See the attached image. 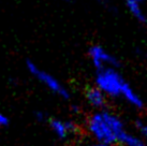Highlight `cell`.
Returning a JSON list of instances; mask_svg holds the SVG:
<instances>
[{
	"instance_id": "cell-9",
	"label": "cell",
	"mask_w": 147,
	"mask_h": 146,
	"mask_svg": "<svg viewBox=\"0 0 147 146\" xmlns=\"http://www.w3.org/2000/svg\"><path fill=\"white\" fill-rule=\"evenodd\" d=\"M49 127L54 133L56 134V137L59 139H65L70 134L65 122H62L60 119H52L49 122Z\"/></svg>"
},
{
	"instance_id": "cell-14",
	"label": "cell",
	"mask_w": 147,
	"mask_h": 146,
	"mask_svg": "<svg viewBox=\"0 0 147 146\" xmlns=\"http://www.w3.org/2000/svg\"><path fill=\"white\" fill-rule=\"evenodd\" d=\"M90 146H112L111 144H106V143H101V142H97L94 143V144H92V145Z\"/></svg>"
},
{
	"instance_id": "cell-12",
	"label": "cell",
	"mask_w": 147,
	"mask_h": 146,
	"mask_svg": "<svg viewBox=\"0 0 147 146\" xmlns=\"http://www.w3.org/2000/svg\"><path fill=\"white\" fill-rule=\"evenodd\" d=\"M9 118L7 115H4L3 113H0V127H7L9 125Z\"/></svg>"
},
{
	"instance_id": "cell-3",
	"label": "cell",
	"mask_w": 147,
	"mask_h": 146,
	"mask_svg": "<svg viewBox=\"0 0 147 146\" xmlns=\"http://www.w3.org/2000/svg\"><path fill=\"white\" fill-rule=\"evenodd\" d=\"M26 68L32 76H34L40 83L45 85V87L49 88L51 91H53L54 93H56L63 99H69L70 98L69 90L67 89L54 75L41 69L36 62H33L31 60H27L26 61Z\"/></svg>"
},
{
	"instance_id": "cell-5",
	"label": "cell",
	"mask_w": 147,
	"mask_h": 146,
	"mask_svg": "<svg viewBox=\"0 0 147 146\" xmlns=\"http://www.w3.org/2000/svg\"><path fill=\"white\" fill-rule=\"evenodd\" d=\"M86 99L90 105L98 110H103L106 105L107 96L97 86L89 87L86 90Z\"/></svg>"
},
{
	"instance_id": "cell-13",
	"label": "cell",
	"mask_w": 147,
	"mask_h": 146,
	"mask_svg": "<svg viewBox=\"0 0 147 146\" xmlns=\"http://www.w3.org/2000/svg\"><path fill=\"white\" fill-rule=\"evenodd\" d=\"M36 117H37V119L39 122L45 120V115H44V113H42V112H38V113L36 114Z\"/></svg>"
},
{
	"instance_id": "cell-6",
	"label": "cell",
	"mask_w": 147,
	"mask_h": 146,
	"mask_svg": "<svg viewBox=\"0 0 147 146\" xmlns=\"http://www.w3.org/2000/svg\"><path fill=\"white\" fill-rule=\"evenodd\" d=\"M123 100H126L131 106H133L135 109H142L144 106V101L141 98L139 93H136L132 87L130 86L129 83H126L121 91V96Z\"/></svg>"
},
{
	"instance_id": "cell-7",
	"label": "cell",
	"mask_w": 147,
	"mask_h": 146,
	"mask_svg": "<svg viewBox=\"0 0 147 146\" xmlns=\"http://www.w3.org/2000/svg\"><path fill=\"white\" fill-rule=\"evenodd\" d=\"M119 143L123 146H147L143 137L141 138L139 135H135L130 132H125L119 140Z\"/></svg>"
},
{
	"instance_id": "cell-2",
	"label": "cell",
	"mask_w": 147,
	"mask_h": 146,
	"mask_svg": "<svg viewBox=\"0 0 147 146\" xmlns=\"http://www.w3.org/2000/svg\"><path fill=\"white\" fill-rule=\"evenodd\" d=\"M126 83L127 82L115 68H105L97 72L96 86L102 90L107 97H120Z\"/></svg>"
},
{
	"instance_id": "cell-1",
	"label": "cell",
	"mask_w": 147,
	"mask_h": 146,
	"mask_svg": "<svg viewBox=\"0 0 147 146\" xmlns=\"http://www.w3.org/2000/svg\"><path fill=\"white\" fill-rule=\"evenodd\" d=\"M87 130L97 142L116 144L125 132V124L117 114L107 110H99L87 119Z\"/></svg>"
},
{
	"instance_id": "cell-11",
	"label": "cell",
	"mask_w": 147,
	"mask_h": 146,
	"mask_svg": "<svg viewBox=\"0 0 147 146\" xmlns=\"http://www.w3.org/2000/svg\"><path fill=\"white\" fill-rule=\"evenodd\" d=\"M65 125H67V128H68V130H69V133L70 134L78 132V125H76V124H75L74 122H72V120H68V122H65Z\"/></svg>"
},
{
	"instance_id": "cell-10",
	"label": "cell",
	"mask_w": 147,
	"mask_h": 146,
	"mask_svg": "<svg viewBox=\"0 0 147 146\" xmlns=\"http://www.w3.org/2000/svg\"><path fill=\"white\" fill-rule=\"evenodd\" d=\"M136 127L139 128L140 132H141L142 137H143V139L145 140V142L147 144V124L142 122H136Z\"/></svg>"
},
{
	"instance_id": "cell-4",
	"label": "cell",
	"mask_w": 147,
	"mask_h": 146,
	"mask_svg": "<svg viewBox=\"0 0 147 146\" xmlns=\"http://www.w3.org/2000/svg\"><path fill=\"white\" fill-rule=\"evenodd\" d=\"M88 55L94 68L99 70L105 69V68H116L119 66V61L117 58L106 52L100 45H92L88 49Z\"/></svg>"
},
{
	"instance_id": "cell-15",
	"label": "cell",
	"mask_w": 147,
	"mask_h": 146,
	"mask_svg": "<svg viewBox=\"0 0 147 146\" xmlns=\"http://www.w3.org/2000/svg\"><path fill=\"white\" fill-rule=\"evenodd\" d=\"M136 1H139V2H141V1H143V0H136Z\"/></svg>"
},
{
	"instance_id": "cell-8",
	"label": "cell",
	"mask_w": 147,
	"mask_h": 146,
	"mask_svg": "<svg viewBox=\"0 0 147 146\" xmlns=\"http://www.w3.org/2000/svg\"><path fill=\"white\" fill-rule=\"evenodd\" d=\"M126 4L128 10L136 20L141 23H146L147 17L141 8V2L136 1V0H126Z\"/></svg>"
}]
</instances>
